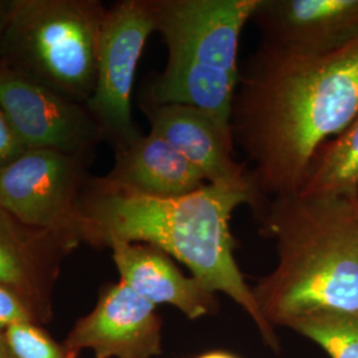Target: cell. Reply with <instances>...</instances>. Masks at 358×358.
Listing matches in <instances>:
<instances>
[{"label":"cell","instance_id":"1","mask_svg":"<svg viewBox=\"0 0 358 358\" xmlns=\"http://www.w3.org/2000/svg\"><path fill=\"white\" fill-rule=\"evenodd\" d=\"M357 117L358 38L325 55L262 41L241 68L230 124L267 202L300 192L316 154Z\"/></svg>","mask_w":358,"mask_h":358},{"label":"cell","instance_id":"2","mask_svg":"<svg viewBox=\"0 0 358 358\" xmlns=\"http://www.w3.org/2000/svg\"><path fill=\"white\" fill-rule=\"evenodd\" d=\"M242 205L256 215L263 203L252 192L206 185L177 198H153L124 192L90 178L81 208L84 242L96 247L143 243L162 250L190 269L214 294H224L251 317L268 348L279 350L275 328L264 319L252 288L234 255L230 222Z\"/></svg>","mask_w":358,"mask_h":358},{"label":"cell","instance_id":"3","mask_svg":"<svg viewBox=\"0 0 358 358\" xmlns=\"http://www.w3.org/2000/svg\"><path fill=\"white\" fill-rule=\"evenodd\" d=\"M256 217L278 252L276 267L252 288L273 328L317 312L358 310L357 195H280Z\"/></svg>","mask_w":358,"mask_h":358},{"label":"cell","instance_id":"4","mask_svg":"<svg viewBox=\"0 0 358 358\" xmlns=\"http://www.w3.org/2000/svg\"><path fill=\"white\" fill-rule=\"evenodd\" d=\"M260 0H153L167 48L162 73L142 100L183 103L230 122L241 76L239 41Z\"/></svg>","mask_w":358,"mask_h":358},{"label":"cell","instance_id":"5","mask_svg":"<svg viewBox=\"0 0 358 358\" xmlns=\"http://www.w3.org/2000/svg\"><path fill=\"white\" fill-rule=\"evenodd\" d=\"M105 13L97 0H13L1 66L87 105Z\"/></svg>","mask_w":358,"mask_h":358},{"label":"cell","instance_id":"6","mask_svg":"<svg viewBox=\"0 0 358 358\" xmlns=\"http://www.w3.org/2000/svg\"><path fill=\"white\" fill-rule=\"evenodd\" d=\"M90 155L27 150L0 166V208L77 247L84 242L81 202Z\"/></svg>","mask_w":358,"mask_h":358},{"label":"cell","instance_id":"7","mask_svg":"<svg viewBox=\"0 0 358 358\" xmlns=\"http://www.w3.org/2000/svg\"><path fill=\"white\" fill-rule=\"evenodd\" d=\"M155 32L153 0H122L103 17L94 90L87 106L115 150L142 133L131 113V93L142 51Z\"/></svg>","mask_w":358,"mask_h":358},{"label":"cell","instance_id":"8","mask_svg":"<svg viewBox=\"0 0 358 358\" xmlns=\"http://www.w3.org/2000/svg\"><path fill=\"white\" fill-rule=\"evenodd\" d=\"M0 106L27 150L92 155L103 141L85 103L0 66Z\"/></svg>","mask_w":358,"mask_h":358},{"label":"cell","instance_id":"9","mask_svg":"<svg viewBox=\"0 0 358 358\" xmlns=\"http://www.w3.org/2000/svg\"><path fill=\"white\" fill-rule=\"evenodd\" d=\"M150 131L162 137L195 167L208 185L257 194L245 164L234 158L230 122L183 103H154L142 100Z\"/></svg>","mask_w":358,"mask_h":358},{"label":"cell","instance_id":"10","mask_svg":"<svg viewBox=\"0 0 358 358\" xmlns=\"http://www.w3.org/2000/svg\"><path fill=\"white\" fill-rule=\"evenodd\" d=\"M64 348L75 355L88 349L96 358H153L162 353V321L154 304L120 280L103 288Z\"/></svg>","mask_w":358,"mask_h":358},{"label":"cell","instance_id":"11","mask_svg":"<svg viewBox=\"0 0 358 358\" xmlns=\"http://www.w3.org/2000/svg\"><path fill=\"white\" fill-rule=\"evenodd\" d=\"M252 22L276 47L332 53L358 38V0H260Z\"/></svg>","mask_w":358,"mask_h":358},{"label":"cell","instance_id":"12","mask_svg":"<svg viewBox=\"0 0 358 358\" xmlns=\"http://www.w3.org/2000/svg\"><path fill=\"white\" fill-rule=\"evenodd\" d=\"M73 248L64 238L29 227L0 208V285L22 299L38 321L51 315L60 262Z\"/></svg>","mask_w":358,"mask_h":358},{"label":"cell","instance_id":"13","mask_svg":"<svg viewBox=\"0 0 358 358\" xmlns=\"http://www.w3.org/2000/svg\"><path fill=\"white\" fill-rule=\"evenodd\" d=\"M110 250L120 280L155 307L177 308L190 320L215 312L217 294L186 276L162 250L143 243H115Z\"/></svg>","mask_w":358,"mask_h":358},{"label":"cell","instance_id":"14","mask_svg":"<svg viewBox=\"0 0 358 358\" xmlns=\"http://www.w3.org/2000/svg\"><path fill=\"white\" fill-rule=\"evenodd\" d=\"M100 178L113 189L153 198H177L208 185L182 154L153 131L115 150L113 166Z\"/></svg>","mask_w":358,"mask_h":358},{"label":"cell","instance_id":"15","mask_svg":"<svg viewBox=\"0 0 358 358\" xmlns=\"http://www.w3.org/2000/svg\"><path fill=\"white\" fill-rule=\"evenodd\" d=\"M300 194L358 192V117L343 134L316 154Z\"/></svg>","mask_w":358,"mask_h":358},{"label":"cell","instance_id":"16","mask_svg":"<svg viewBox=\"0 0 358 358\" xmlns=\"http://www.w3.org/2000/svg\"><path fill=\"white\" fill-rule=\"evenodd\" d=\"M287 328L317 344L331 358H358V310L317 312L289 321Z\"/></svg>","mask_w":358,"mask_h":358},{"label":"cell","instance_id":"17","mask_svg":"<svg viewBox=\"0 0 358 358\" xmlns=\"http://www.w3.org/2000/svg\"><path fill=\"white\" fill-rule=\"evenodd\" d=\"M13 358H76L40 329L38 322L13 324L0 334Z\"/></svg>","mask_w":358,"mask_h":358},{"label":"cell","instance_id":"18","mask_svg":"<svg viewBox=\"0 0 358 358\" xmlns=\"http://www.w3.org/2000/svg\"><path fill=\"white\" fill-rule=\"evenodd\" d=\"M38 322L34 312L16 294L0 285V334L13 324Z\"/></svg>","mask_w":358,"mask_h":358},{"label":"cell","instance_id":"19","mask_svg":"<svg viewBox=\"0 0 358 358\" xmlns=\"http://www.w3.org/2000/svg\"><path fill=\"white\" fill-rule=\"evenodd\" d=\"M24 152L26 146L16 136L10 120L0 106V166L11 162Z\"/></svg>","mask_w":358,"mask_h":358},{"label":"cell","instance_id":"20","mask_svg":"<svg viewBox=\"0 0 358 358\" xmlns=\"http://www.w3.org/2000/svg\"><path fill=\"white\" fill-rule=\"evenodd\" d=\"M13 0H0V66L3 65V43L10 13L13 10Z\"/></svg>","mask_w":358,"mask_h":358},{"label":"cell","instance_id":"21","mask_svg":"<svg viewBox=\"0 0 358 358\" xmlns=\"http://www.w3.org/2000/svg\"><path fill=\"white\" fill-rule=\"evenodd\" d=\"M195 358H238L234 355H230L227 352H210V353H205V355H201L198 357Z\"/></svg>","mask_w":358,"mask_h":358},{"label":"cell","instance_id":"22","mask_svg":"<svg viewBox=\"0 0 358 358\" xmlns=\"http://www.w3.org/2000/svg\"><path fill=\"white\" fill-rule=\"evenodd\" d=\"M0 358H13L10 352H8V349H7V346L4 344L1 336H0Z\"/></svg>","mask_w":358,"mask_h":358},{"label":"cell","instance_id":"23","mask_svg":"<svg viewBox=\"0 0 358 358\" xmlns=\"http://www.w3.org/2000/svg\"><path fill=\"white\" fill-rule=\"evenodd\" d=\"M357 199H358V192H357Z\"/></svg>","mask_w":358,"mask_h":358}]
</instances>
